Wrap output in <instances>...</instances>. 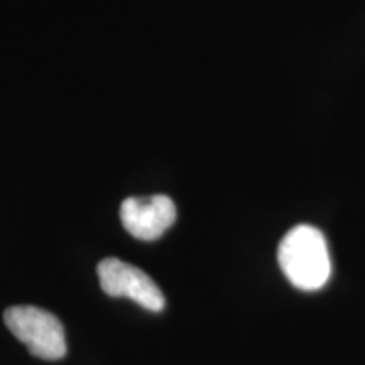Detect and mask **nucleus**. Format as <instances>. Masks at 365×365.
I'll return each mask as SVG.
<instances>
[{
	"label": "nucleus",
	"instance_id": "nucleus-1",
	"mask_svg": "<svg viewBox=\"0 0 365 365\" xmlns=\"http://www.w3.org/2000/svg\"><path fill=\"white\" fill-rule=\"evenodd\" d=\"M277 261L291 284L303 291L323 287L331 272L325 237L312 225H298L287 232L277 249Z\"/></svg>",
	"mask_w": 365,
	"mask_h": 365
},
{
	"label": "nucleus",
	"instance_id": "nucleus-2",
	"mask_svg": "<svg viewBox=\"0 0 365 365\" xmlns=\"http://www.w3.org/2000/svg\"><path fill=\"white\" fill-rule=\"evenodd\" d=\"M4 322L34 357L59 360L66 355L65 330L53 313L24 304L6 309Z\"/></svg>",
	"mask_w": 365,
	"mask_h": 365
},
{
	"label": "nucleus",
	"instance_id": "nucleus-3",
	"mask_svg": "<svg viewBox=\"0 0 365 365\" xmlns=\"http://www.w3.org/2000/svg\"><path fill=\"white\" fill-rule=\"evenodd\" d=\"M102 289L112 298H129L149 312H161L166 304L163 291L144 271L117 257L103 259L97 267Z\"/></svg>",
	"mask_w": 365,
	"mask_h": 365
},
{
	"label": "nucleus",
	"instance_id": "nucleus-4",
	"mask_svg": "<svg viewBox=\"0 0 365 365\" xmlns=\"http://www.w3.org/2000/svg\"><path fill=\"white\" fill-rule=\"evenodd\" d=\"M122 225L139 240H156L176 220L175 202L166 195L132 196L120 207Z\"/></svg>",
	"mask_w": 365,
	"mask_h": 365
}]
</instances>
